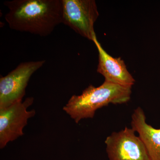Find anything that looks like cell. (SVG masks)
I'll use <instances>...</instances> for the list:
<instances>
[{
    "label": "cell",
    "instance_id": "obj_4",
    "mask_svg": "<svg viewBox=\"0 0 160 160\" xmlns=\"http://www.w3.org/2000/svg\"><path fill=\"white\" fill-rule=\"evenodd\" d=\"M46 60L20 63L8 74L0 78V109L22 101L32 75L42 68Z\"/></svg>",
    "mask_w": 160,
    "mask_h": 160
},
{
    "label": "cell",
    "instance_id": "obj_6",
    "mask_svg": "<svg viewBox=\"0 0 160 160\" xmlns=\"http://www.w3.org/2000/svg\"><path fill=\"white\" fill-rule=\"evenodd\" d=\"M132 128L113 132L105 140L110 160H151L142 140Z\"/></svg>",
    "mask_w": 160,
    "mask_h": 160
},
{
    "label": "cell",
    "instance_id": "obj_1",
    "mask_svg": "<svg viewBox=\"0 0 160 160\" xmlns=\"http://www.w3.org/2000/svg\"><path fill=\"white\" fill-rule=\"evenodd\" d=\"M10 29L41 37L52 33L63 22L62 0H13L4 3Z\"/></svg>",
    "mask_w": 160,
    "mask_h": 160
},
{
    "label": "cell",
    "instance_id": "obj_2",
    "mask_svg": "<svg viewBox=\"0 0 160 160\" xmlns=\"http://www.w3.org/2000/svg\"><path fill=\"white\" fill-rule=\"evenodd\" d=\"M131 89L106 81L98 87L90 85L81 95H72L63 109L78 124L83 119L92 118L98 109L109 104L127 103Z\"/></svg>",
    "mask_w": 160,
    "mask_h": 160
},
{
    "label": "cell",
    "instance_id": "obj_8",
    "mask_svg": "<svg viewBox=\"0 0 160 160\" xmlns=\"http://www.w3.org/2000/svg\"><path fill=\"white\" fill-rule=\"evenodd\" d=\"M132 128L139 134L151 160H160V128L155 129L146 122L145 112L140 107L132 115Z\"/></svg>",
    "mask_w": 160,
    "mask_h": 160
},
{
    "label": "cell",
    "instance_id": "obj_3",
    "mask_svg": "<svg viewBox=\"0 0 160 160\" xmlns=\"http://www.w3.org/2000/svg\"><path fill=\"white\" fill-rule=\"evenodd\" d=\"M63 24L93 42L94 24L99 14L94 0H62Z\"/></svg>",
    "mask_w": 160,
    "mask_h": 160
},
{
    "label": "cell",
    "instance_id": "obj_7",
    "mask_svg": "<svg viewBox=\"0 0 160 160\" xmlns=\"http://www.w3.org/2000/svg\"><path fill=\"white\" fill-rule=\"evenodd\" d=\"M92 42L98 52L97 72L105 78V81L132 87L135 80L127 69L124 61L121 58H113L108 54L101 46L96 36Z\"/></svg>",
    "mask_w": 160,
    "mask_h": 160
},
{
    "label": "cell",
    "instance_id": "obj_5",
    "mask_svg": "<svg viewBox=\"0 0 160 160\" xmlns=\"http://www.w3.org/2000/svg\"><path fill=\"white\" fill-rule=\"evenodd\" d=\"M32 97L0 109V148L2 149L9 142H13L24 135L23 129L30 118L35 114V110L28 111L33 103Z\"/></svg>",
    "mask_w": 160,
    "mask_h": 160
}]
</instances>
